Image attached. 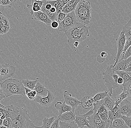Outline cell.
<instances>
[{
    "mask_svg": "<svg viewBox=\"0 0 131 128\" xmlns=\"http://www.w3.org/2000/svg\"><path fill=\"white\" fill-rule=\"evenodd\" d=\"M54 107L59 111V116L64 112L71 111L72 110V107L69 105L66 104L64 102L63 103L60 102H57L55 104Z\"/></svg>",
    "mask_w": 131,
    "mask_h": 128,
    "instance_id": "cell-18",
    "label": "cell"
},
{
    "mask_svg": "<svg viewBox=\"0 0 131 128\" xmlns=\"http://www.w3.org/2000/svg\"><path fill=\"white\" fill-rule=\"evenodd\" d=\"M59 120L57 118L53 121L50 128H59Z\"/></svg>",
    "mask_w": 131,
    "mask_h": 128,
    "instance_id": "cell-41",
    "label": "cell"
},
{
    "mask_svg": "<svg viewBox=\"0 0 131 128\" xmlns=\"http://www.w3.org/2000/svg\"><path fill=\"white\" fill-rule=\"evenodd\" d=\"M94 103L95 102L93 97L92 96L87 95L83 97L80 106L84 109L90 110L94 108Z\"/></svg>",
    "mask_w": 131,
    "mask_h": 128,
    "instance_id": "cell-15",
    "label": "cell"
},
{
    "mask_svg": "<svg viewBox=\"0 0 131 128\" xmlns=\"http://www.w3.org/2000/svg\"><path fill=\"white\" fill-rule=\"evenodd\" d=\"M122 32L124 33L126 37L131 36V19L124 26Z\"/></svg>",
    "mask_w": 131,
    "mask_h": 128,
    "instance_id": "cell-28",
    "label": "cell"
},
{
    "mask_svg": "<svg viewBox=\"0 0 131 128\" xmlns=\"http://www.w3.org/2000/svg\"><path fill=\"white\" fill-rule=\"evenodd\" d=\"M121 118L125 122L126 125L129 128H131V117H127L122 116Z\"/></svg>",
    "mask_w": 131,
    "mask_h": 128,
    "instance_id": "cell-36",
    "label": "cell"
},
{
    "mask_svg": "<svg viewBox=\"0 0 131 128\" xmlns=\"http://www.w3.org/2000/svg\"><path fill=\"white\" fill-rule=\"evenodd\" d=\"M10 27L6 26H3L0 29L1 30V35L6 34L8 32L9 30Z\"/></svg>",
    "mask_w": 131,
    "mask_h": 128,
    "instance_id": "cell-40",
    "label": "cell"
},
{
    "mask_svg": "<svg viewBox=\"0 0 131 128\" xmlns=\"http://www.w3.org/2000/svg\"><path fill=\"white\" fill-rule=\"evenodd\" d=\"M6 98V97H5L4 93H3L2 91L0 92V102H1L2 100H3L4 98Z\"/></svg>",
    "mask_w": 131,
    "mask_h": 128,
    "instance_id": "cell-47",
    "label": "cell"
},
{
    "mask_svg": "<svg viewBox=\"0 0 131 128\" xmlns=\"http://www.w3.org/2000/svg\"><path fill=\"white\" fill-rule=\"evenodd\" d=\"M120 112L122 116L127 117H131V102L127 98L123 100L119 104Z\"/></svg>",
    "mask_w": 131,
    "mask_h": 128,
    "instance_id": "cell-13",
    "label": "cell"
},
{
    "mask_svg": "<svg viewBox=\"0 0 131 128\" xmlns=\"http://www.w3.org/2000/svg\"><path fill=\"white\" fill-rule=\"evenodd\" d=\"M125 71L127 72H131V66L128 67L127 68H126Z\"/></svg>",
    "mask_w": 131,
    "mask_h": 128,
    "instance_id": "cell-51",
    "label": "cell"
},
{
    "mask_svg": "<svg viewBox=\"0 0 131 128\" xmlns=\"http://www.w3.org/2000/svg\"><path fill=\"white\" fill-rule=\"evenodd\" d=\"M75 1V0H71V1L69 2L68 3H67V4H66L62 8V12L63 11V10H64L66 8H68V7H70V6H72L73 5V4H74Z\"/></svg>",
    "mask_w": 131,
    "mask_h": 128,
    "instance_id": "cell-42",
    "label": "cell"
},
{
    "mask_svg": "<svg viewBox=\"0 0 131 128\" xmlns=\"http://www.w3.org/2000/svg\"><path fill=\"white\" fill-rule=\"evenodd\" d=\"M63 97L66 104L70 106L72 108V110L74 111L75 109L81 104V101L73 97L72 94L68 91L66 90L64 92Z\"/></svg>",
    "mask_w": 131,
    "mask_h": 128,
    "instance_id": "cell-12",
    "label": "cell"
},
{
    "mask_svg": "<svg viewBox=\"0 0 131 128\" xmlns=\"http://www.w3.org/2000/svg\"><path fill=\"white\" fill-rule=\"evenodd\" d=\"M34 90L37 93V96H45L48 93L49 90L40 82H37L34 88Z\"/></svg>",
    "mask_w": 131,
    "mask_h": 128,
    "instance_id": "cell-19",
    "label": "cell"
},
{
    "mask_svg": "<svg viewBox=\"0 0 131 128\" xmlns=\"http://www.w3.org/2000/svg\"><path fill=\"white\" fill-rule=\"evenodd\" d=\"M82 1H83V0H75L74 4L72 6L66 8L62 12L66 14H68V13H70V12H72V11H74V10L75 9L76 7H77V6L78 4Z\"/></svg>",
    "mask_w": 131,
    "mask_h": 128,
    "instance_id": "cell-31",
    "label": "cell"
},
{
    "mask_svg": "<svg viewBox=\"0 0 131 128\" xmlns=\"http://www.w3.org/2000/svg\"><path fill=\"white\" fill-rule=\"evenodd\" d=\"M0 6L3 8L6 7L10 8L12 6L11 2L9 0H2Z\"/></svg>",
    "mask_w": 131,
    "mask_h": 128,
    "instance_id": "cell-34",
    "label": "cell"
},
{
    "mask_svg": "<svg viewBox=\"0 0 131 128\" xmlns=\"http://www.w3.org/2000/svg\"><path fill=\"white\" fill-rule=\"evenodd\" d=\"M108 128H129L122 118H119L113 121Z\"/></svg>",
    "mask_w": 131,
    "mask_h": 128,
    "instance_id": "cell-21",
    "label": "cell"
},
{
    "mask_svg": "<svg viewBox=\"0 0 131 128\" xmlns=\"http://www.w3.org/2000/svg\"><path fill=\"white\" fill-rule=\"evenodd\" d=\"M131 56V46L127 50L124 54H123L121 60H124Z\"/></svg>",
    "mask_w": 131,
    "mask_h": 128,
    "instance_id": "cell-33",
    "label": "cell"
},
{
    "mask_svg": "<svg viewBox=\"0 0 131 128\" xmlns=\"http://www.w3.org/2000/svg\"><path fill=\"white\" fill-rule=\"evenodd\" d=\"M2 0H0V6H1V2Z\"/></svg>",
    "mask_w": 131,
    "mask_h": 128,
    "instance_id": "cell-61",
    "label": "cell"
},
{
    "mask_svg": "<svg viewBox=\"0 0 131 128\" xmlns=\"http://www.w3.org/2000/svg\"><path fill=\"white\" fill-rule=\"evenodd\" d=\"M119 77H122L124 83L131 82V77L127 72L124 70L118 71L115 72Z\"/></svg>",
    "mask_w": 131,
    "mask_h": 128,
    "instance_id": "cell-24",
    "label": "cell"
},
{
    "mask_svg": "<svg viewBox=\"0 0 131 128\" xmlns=\"http://www.w3.org/2000/svg\"><path fill=\"white\" fill-rule=\"evenodd\" d=\"M126 36L124 33L122 32L119 35L118 38L115 39L117 42V53L116 56L115 57L114 60L115 61L114 64L113 65V67H114L116 64L118 62L121 54L122 53L124 49L126 41Z\"/></svg>",
    "mask_w": 131,
    "mask_h": 128,
    "instance_id": "cell-10",
    "label": "cell"
},
{
    "mask_svg": "<svg viewBox=\"0 0 131 128\" xmlns=\"http://www.w3.org/2000/svg\"><path fill=\"white\" fill-rule=\"evenodd\" d=\"M118 84L119 85H122L124 83L122 77H119L117 81Z\"/></svg>",
    "mask_w": 131,
    "mask_h": 128,
    "instance_id": "cell-45",
    "label": "cell"
},
{
    "mask_svg": "<svg viewBox=\"0 0 131 128\" xmlns=\"http://www.w3.org/2000/svg\"><path fill=\"white\" fill-rule=\"evenodd\" d=\"M128 74H129V75L131 77V72H127Z\"/></svg>",
    "mask_w": 131,
    "mask_h": 128,
    "instance_id": "cell-58",
    "label": "cell"
},
{
    "mask_svg": "<svg viewBox=\"0 0 131 128\" xmlns=\"http://www.w3.org/2000/svg\"><path fill=\"white\" fill-rule=\"evenodd\" d=\"M50 12H51L52 13H54L56 12V8H55L54 6H52V8L50 9L49 10Z\"/></svg>",
    "mask_w": 131,
    "mask_h": 128,
    "instance_id": "cell-48",
    "label": "cell"
},
{
    "mask_svg": "<svg viewBox=\"0 0 131 128\" xmlns=\"http://www.w3.org/2000/svg\"><path fill=\"white\" fill-rule=\"evenodd\" d=\"M122 85L123 87V89L126 90L131 94V82L124 83Z\"/></svg>",
    "mask_w": 131,
    "mask_h": 128,
    "instance_id": "cell-38",
    "label": "cell"
},
{
    "mask_svg": "<svg viewBox=\"0 0 131 128\" xmlns=\"http://www.w3.org/2000/svg\"><path fill=\"white\" fill-rule=\"evenodd\" d=\"M79 43H80V42H78V41H75L73 44L74 47H75V48H77L79 45Z\"/></svg>",
    "mask_w": 131,
    "mask_h": 128,
    "instance_id": "cell-49",
    "label": "cell"
},
{
    "mask_svg": "<svg viewBox=\"0 0 131 128\" xmlns=\"http://www.w3.org/2000/svg\"><path fill=\"white\" fill-rule=\"evenodd\" d=\"M2 91V90L1 89V86H0V92H1V91Z\"/></svg>",
    "mask_w": 131,
    "mask_h": 128,
    "instance_id": "cell-60",
    "label": "cell"
},
{
    "mask_svg": "<svg viewBox=\"0 0 131 128\" xmlns=\"http://www.w3.org/2000/svg\"><path fill=\"white\" fill-rule=\"evenodd\" d=\"M54 96L53 93L50 91H48L47 95L46 97H42L41 96H37L34 99V102L39 103L41 106L44 107L50 106L54 100Z\"/></svg>",
    "mask_w": 131,
    "mask_h": 128,
    "instance_id": "cell-11",
    "label": "cell"
},
{
    "mask_svg": "<svg viewBox=\"0 0 131 128\" xmlns=\"http://www.w3.org/2000/svg\"><path fill=\"white\" fill-rule=\"evenodd\" d=\"M3 15H2V13L1 12H0V22H1L2 18L3 17Z\"/></svg>",
    "mask_w": 131,
    "mask_h": 128,
    "instance_id": "cell-54",
    "label": "cell"
},
{
    "mask_svg": "<svg viewBox=\"0 0 131 128\" xmlns=\"http://www.w3.org/2000/svg\"><path fill=\"white\" fill-rule=\"evenodd\" d=\"M1 22L2 23V25L4 26H7L10 27L9 22V20L6 17L4 16L2 18L1 21Z\"/></svg>",
    "mask_w": 131,
    "mask_h": 128,
    "instance_id": "cell-39",
    "label": "cell"
},
{
    "mask_svg": "<svg viewBox=\"0 0 131 128\" xmlns=\"http://www.w3.org/2000/svg\"><path fill=\"white\" fill-rule=\"evenodd\" d=\"M131 61V56L128 58L127 59L120 60V61L119 60L118 62L114 66V67H113L112 68L114 72L121 70L125 71L127 68Z\"/></svg>",
    "mask_w": 131,
    "mask_h": 128,
    "instance_id": "cell-17",
    "label": "cell"
},
{
    "mask_svg": "<svg viewBox=\"0 0 131 128\" xmlns=\"http://www.w3.org/2000/svg\"><path fill=\"white\" fill-rule=\"evenodd\" d=\"M113 65L108 66L106 70L103 72V80L105 83V85L108 90V94L111 97L113 93V90L119 86L117 82L119 76L113 70Z\"/></svg>",
    "mask_w": 131,
    "mask_h": 128,
    "instance_id": "cell-5",
    "label": "cell"
},
{
    "mask_svg": "<svg viewBox=\"0 0 131 128\" xmlns=\"http://www.w3.org/2000/svg\"><path fill=\"white\" fill-rule=\"evenodd\" d=\"M10 110L8 117L12 119L11 126L8 128H35L36 126L30 120L27 110L14 106H6Z\"/></svg>",
    "mask_w": 131,
    "mask_h": 128,
    "instance_id": "cell-1",
    "label": "cell"
},
{
    "mask_svg": "<svg viewBox=\"0 0 131 128\" xmlns=\"http://www.w3.org/2000/svg\"><path fill=\"white\" fill-rule=\"evenodd\" d=\"M75 117V111L72 110L71 111H66L62 113L60 115L58 116L57 118L62 122H74Z\"/></svg>",
    "mask_w": 131,
    "mask_h": 128,
    "instance_id": "cell-14",
    "label": "cell"
},
{
    "mask_svg": "<svg viewBox=\"0 0 131 128\" xmlns=\"http://www.w3.org/2000/svg\"><path fill=\"white\" fill-rule=\"evenodd\" d=\"M3 120L0 119V126L3 125Z\"/></svg>",
    "mask_w": 131,
    "mask_h": 128,
    "instance_id": "cell-53",
    "label": "cell"
},
{
    "mask_svg": "<svg viewBox=\"0 0 131 128\" xmlns=\"http://www.w3.org/2000/svg\"><path fill=\"white\" fill-rule=\"evenodd\" d=\"M50 26L54 29H58L59 26V23L57 21H53L51 22Z\"/></svg>",
    "mask_w": 131,
    "mask_h": 128,
    "instance_id": "cell-43",
    "label": "cell"
},
{
    "mask_svg": "<svg viewBox=\"0 0 131 128\" xmlns=\"http://www.w3.org/2000/svg\"><path fill=\"white\" fill-rule=\"evenodd\" d=\"M67 14L61 12L59 13L57 16V21L58 23L64 20L67 16Z\"/></svg>",
    "mask_w": 131,
    "mask_h": 128,
    "instance_id": "cell-37",
    "label": "cell"
},
{
    "mask_svg": "<svg viewBox=\"0 0 131 128\" xmlns=\"http://www.w3.org/2000/svg\"><path fill=\"white\" fill-rule=\"evenodd\" d=\"M32 16L35 20L42 22L47 26H50L52 21L49 19L46 14L42 12L41 10L34 12Z\"/></svg>",
    "mask_w": 131,
    "mask_h": 128,
    "instance_id": "cell-16",
    "label": "cell"
},
{
    "mask_svg": "<svg viewBox=\"0 0 131 128\" xmlns=\"http://www.w3.org/2000/svg\"><path fill=\"white\" fill-rule=\"evenodd\" d=\"M94 113V111L92 108L84 115H77L75 117L74 123L77 124L79 128H84L85 126H86L88 128H92L89 125L87 117Z\"/></svg>",
    "mask_w": 131,
    "mask_h": 128,
    "instance_id": "cell-9",
    "label": "cell"
},
{
    "mask_svg": "<svg viewBox=\"0 0 131 128\" xmlns=\"http://www.w3.org/2000/svg\"></svg>",
    "mask_w": 131,
    "mask_h": 128,
    "instance_id": "cell-63",
    "label": "cell"
},
{
    "mask_svg": "<svg viewBox=\"0 0 131 128\" xmlns=\"http://www.w3.org/2000/svg\"><path fill=\"white\" fill-rule=\"evenodd\" d=\"M55 119L54 117H51L48 118L45 117L42 120V124L41 128H50L51 125L55 120Z\"/></svg>",
    "mask_w": 131,
    "mask_h": 128,
    "instance_id": "cell-26",
    "label": "cell"
},
{
    "mask_svg": "<svg viewBox=\"0 0 131 128\" xmlns=\"http://www.w3.org/2000/svg\"><path fill=\"white\" fill-rule=\"evenodd\" d=\"M1 89L6 97L12 95H26L25 89L22 81L16 79H7L0 83Z\"/></svg>",
    "mask_w": 131,
    "mask_h": 128,
    "instance_id": "cell-2",
    "label": "cell"
},
{
    "mask_svg": "<svg viewBox=\"0 0 131 128\" xmlns=\"http://www.w3.org/2000/svg\"><path fill=\"white\" fill-rule=\"evenodd\" d=\"M29 6L31 7H38L39 6L38 0H32V4L31 5H29Z\"/></svg>",
    "mask_w": 131,
    "mask_h": 128,
    "instance_id": "cell-44",
    "label": "cell"
},
{
    "mask_svg": "<svg viewBox=\"0 0 131 128\" xmlns=\"http://www.w3.org/2000/svg\"><path fill=\"white\" fill-rule=\"evenodd\" d=\"M59 128H81L74 122H62L59 121Z\"/></svg>",
    "mask_w": 131,
    "mask_h": 128,
    "instance_id": "cell-27",
    "label": "cell"
},
{
    "mask_svg": "<svg viewBox=\"0 0 131 128\" xmlns=\"http://www.w3.org/2000/svg\"><path fill=\"white\" fill-rule=\"evenodd\" d=\"M12 119L9 117H6L3 120V125L8 128L10 127L12 124Z\"/></svg>",
    "mask_w": 131,
    "mask_h": 128,
    "instance_id": "cell-35",
    "label": "cell"
},
{
    "mask_svg": "<svg viewBox=\"0 0 131 128\" xmlns=\"http://www.w3.org/2000/svg\"><path fill=\"white\" fill-rule=\"evenodd\" d=\"M2 26H3V25H2V23L0 22V29L1 28V27Z\"/></svg>",
    "mask_w": 131,
    "mask_h": 128,
    "instance_id": "cell-57",
    "label": "cell"
},
{
    "mask_svg": "<svg viewBox=\"0 0 131 128\" xmlns=\"http://www.w3.org/2000/svg\"><path fill=\"white\" fill-rule=\"evenodd\" d=\"M131 46V36H130L126 37V41H125V45L124 49L122 54H123L126 52L127 50Z\"/></svg>",
    "mask_w": 131,
    "mask_h": 128,
    "instance_id": "cell-32",
    "label": "cell"
},
{
    "mask_svg": "<svg viewBox=\"0 0 131 128\" xmlns=\"http://www.w3.org/2000/svg\"><path fill=\"white\" fill-rule=\"evenodd\" d=\"M90 27L78 22L72 28L64 32L67 37L68 43L74 44L75 41L81 42L89 36Z\"/></svg>",
    "mask_w": 131,
    "mask_h": 128,
    "instance_id": "cell-3",
    "label": "cell"
},
{
    "mask_svg": "<svg viewBox=\"0 0 131 128\" xmlns=\"http://www.w3.org/2000/svg\"><path fill=\"white\" fill-rule=\"evenodd\" d=\"M25 88V87H24ZM26 95L29 100H34L37 96V93L35 90H31L28 88H25Z\"/></svg>",
    "mask_w": 131,
    "mask_h": 128,
    "instance_id": "cell-29",
    "label": "cell"
},
{
    "mask_svg": "<svg viewBox=\"0 0 131 128\" xmlns=\"http://www.w3.org/2000/svg\"><path fill=\"white\" fill-rule=\"evenodd\" d=\"M22 83L25 88H28L31 90H34L37 83V79L35 81H32L28 79L22 81Z\"/></svg>",
    "mask_w": 131,
    "mask_h": 128,
    "instance_id": "cell-25",
    "label": "cell"
},
{
    "mask_svg": "<svg viewBox=\"0 0 131 128\" xmlns=\"http://www.w3.org/2000/svg\"><path fill=\"white\" fill-rule=\"evenodd\" d=\"M0 35H1V30H0Z\"/></svg>",
    "mask_w": 131,
    "mask_h": 128,
    "instance_id": "cell-62",
    "label": "cell"
},
{
    "mask_svg": "<svg viewBox=\"0 0 131 128\" xmlns=\"http://www.w3.org/2000/svg\"><path fill=\"white\" fill-rule=\"evenodd\" d=\"M129 95H130V93L128 91L126 90L123 89V91L122 93L117 96L115 99V106H118L123 100L127 98Z\"/></svg>",
    "mask_w": 131,
    "mask_h": 128,
    "instance_id": "cell-22",
    "label": "cell"
},
{
    "mask_svg": "<svg viewBox=\"0 0 131 128\" xmlns=\"http://www.w3.org/2000/svg\"><path fill=\"white\" fill-rule=\"evenodd\" d=\"M41 11L46 14L48 16L49 19L51 21H57V16L59 14L57 12L54 13H51L50 12L49 10L47 9L44 6H42L41 7Z\"/></svg>",
    "mask_w": 131,
    "mask_h": 128,
    "instance_id": "cell-23",
    "label": "cell"
},
{
    "mask_svg": "<svg viewBox=\"0 0 131 128\" xmlns=\"http://www.w3.org/2000/svg\"><path fill=\"white\" fill-rule=\"evenodd\" d=\"M0 128H8L7 127L4 126V125H2V126H0Z\"/></svg>",
    "mask_w": 131,
    "mask_h": 128,
    "instance_id": "cell-56",
    "label": "cell"
},
{
    "mask_svg": "<svg viewBox=\"0 0 131 128\" xmlns=\"http://www.w3.org/2000/svg\"><path fill=\"white\" fill-rule=\"evenodd\" d=\"M89 125L92 128H108L112 122H106L102 121L97 112H94L87 117Z\"/></svg>",
    "mask_w": 131,
    "mask_h": 128,
    "instance_id": "cell-7",
    "label": "cell"
},
{
    "mask_svg": "<svg viewBox=\"0 0 131 128\" xmlns=\"http://www.w3.org/2000/svg\"><path fill=\"white\" fill-rule=\"evenodd\" d=\"M91 6L89 1L83 0L78 4L74 12L77 21L87 25L91 19Z\"/></svg>",
    "mask_w": 131,
    "mask_h": 128,
    "instance_id": "cell-4",
    "label": "cell"
},
{
    "mask_svg": "<svg viewBox=\"0 0 131 128\" xmlns=\"http://www.w3.org/2000/svg\"><path fill=\"white\" fill-rule=\"evenodd\" d=\"M127 98H128L127 99L128 100H129V101H130V102H131V94H130V95H129V96H128Z\"/></svg>",
    "mask_w": 131,
    "mask_h": 128,
    "instance_id": "cell-55",
    "label": "cell"
},
{
    "mask_svg": "<svg viewBox=\"0 0 131 128\" xmlns=\"http://www.w3.org/2000/svg\"><path fill=\"white\" fill-rule=\"evenodd\" d=\"M103 105L106 107L108 110L112 111L115 106V100L111 98L110 96H106L102 100Z\"/></svg>",
    "mask_w": 131,
    "mask_h": 128,
    "instance_id": "cell-20",
    "label": "cell"
},
{
    "mask_svg": "<svg viewBox=\"0 0 131 128\" xmlns=\"http://www.w3.org/2000/svg\"><path fill=\"white\" fill-rule=\"evenodd\" d=\"M64 4V5H66L67 3L69 2L70 1H71V0H62Z\"/></svg>",
    "mask_w": 131,
    "mask_h": 128,
    "instance_id": "cell-52",
    "label": "cell"
},
{
    "mask_svg": "<svg viewBox=\"0 0 131 128\" xmlns=\"http://www.w3.org/2000/svg\"><path fill=\"white\" fill-rule=\"evenodd\" d=\"M9 1L11 2L12 6H13L15 4V2H16V0H9Z\"/></svg>",
    "mask_w": 131,
    "mask_h": 128,
    "instance_id": "cell-50",
    "label": "cell"
},
{
    "mask_svg": "<svg viewBox=\"0 0 131 128\" xmlns=\"http://www.w3.org/2000/svg\"><path fill=\"white\" fill-rule=\"evenodd\" d=\"M131 66V61L130 63H129V65H128V67Z\"/></svg>",
    "mask_w": 131,
    "mask_h": 128,
    "instance_id": "cell-59",
    "label": "cell"
},
{
    "mask_svg": "<svg viewBox=\"0 0 131 128\" xmlns=\"http://www.w3.org/2000/svg\"><path fill=\"white\" fill-rule=\"evenodd\" d=\"M107 53L106 52H102L101 53L100 56L101 58H105L107 56Z\"/></svg>",
    "mask_w": 131,
    "mask_h": 128,
    "instance_id": "cell-46",
    "label": "cell"
},
{
    "mask_svg": "<svg viewBox=\"0 0 131 128\" xmlns=\"http://www.w3.org/2000/svg\"><path fill=\"white\" fill-rule=\"evenodd\" d=\"M108 92V91H105V92H99L96 94L95 96L93 97V99L94 100L95 102L100 101V100H103L104 98L109 96Z\"/></svg>",
    "mask_w": 131,
    "mask_h": 128,
    "instance_id": "cell-30",
    "label": "cell"
},
{
    "mask_svg": "<svg viewBox=\"0 0 131 128\" xmlns=\"http://www.w3.org/2000/svg\"><path fill=\"white\" fill-rule=\"evenodd\" d=\"M15 72V67L9 64L0 65V82L14 76Z\"/></svg>",
    "mask_w": 131,
    "mask_h": 128,
    "instance_id": "cell-8",
    "label": "cell"
},
{
    "mask_svg": "<svg viewBox=\"0 0 131 128\" xmlns=\"http://www.w3.org/2000/svg\"><path fill=\"white\" fill-rule=\"evenodd\" d=\"M78 22L74 11L67 14L63 20L59 23L58 30L60 32H65L73 27Z\"/></svg>",
    "mask_w": 131,
    "mask_h": 128,
    "instance_id": "cell-6",
    "label": "cell"
}]
</instances>
